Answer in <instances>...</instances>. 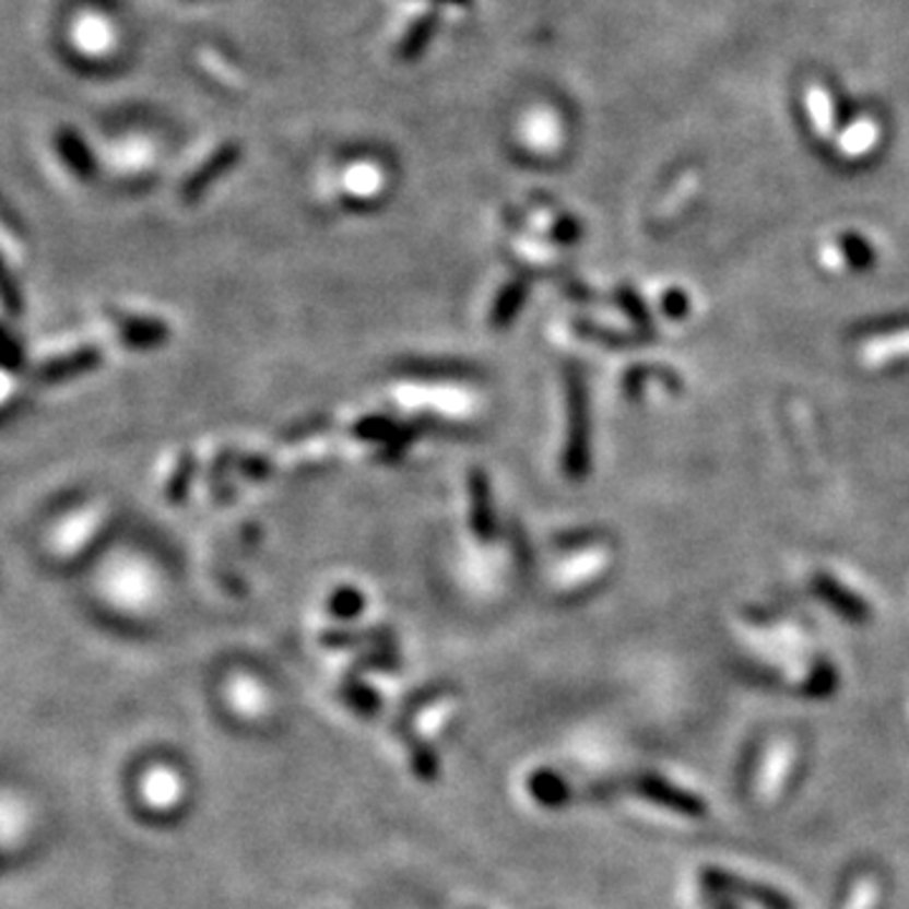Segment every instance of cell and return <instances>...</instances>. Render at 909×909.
Masks as SVG:
<instances>
[{
	"label": "cell",
	"instance_id": "6da1fadb",
	"mask_svg": "<svg viewBox=\"0 0 909 909\" xmlns=\"http://www.w3.org/2000/svg\"><path fill=\"white\" fill-rule=\"evenodd\" d=\"M700 884H703V892L722 895V897L733 899V902L756 905L760 909H795L793 899L781 895L778 889L766 887V884H758V882H751V880H743V876L718 870V866H703Z\"/></svg>",
	"mask_w": 909,
	"mask_h": 909
},
{
	"label": "cell",
	"instance_id": "7a4b0ae2",
	"mask_svg": "<svg viewBox=\"0 0 909 909\" xmlns=\"http://www.w3.org/2000/svg\"><path fill=\"white\" fill-rule=\"evenodd\" d=\"M568 440L564 452V470L571 477H581L589 468V412L587 394H583L581 377L576 369H568Z\"/></svg>",
	"mask_w": 909,
	"mask_h": 909
},
{
	"label": "cell",
	"instance_id": "3957f363",
	"mask_svg": "<svg viewBox=\"0 0 909 909\" xmlns=\"http://www.w3.org/2000/svg\"><path fill=\"white\" fill-rule=\"evenodd\" d=\"M624 789L642 795V799L657 803V806L675 811V814L680 816H687V818L708 816V803H705L700 795L680 789V786L664 781V778L660 776H647V774L629 776L627 781H624Z\"/></svg>",
	"mask_w": 909,
	"mask_h": 909
},
{
	"label": "cell",
	"instance_id": "277c9868",
	"mask_svg": "<svg viewBox=\"0 0 909 909\" xmlns=\"http://www.w3.org/2000/svg\"><path fill=\"white\" fill-rule=\"evenodd\" d=\"M99 364H102L99 349L81 346V349H74V352L56 356V359H48L46 364H40V367L34 371V381L36 385L51 387V385H59V381L88 375V371H94Z\"/></svg>",
	"mask_w": 909,
	"mask_h": 909
},
{
	"label": "cell",
	"instance_id": "5b68a950",
	"mask_svg": "<svg viewBox=\"0 0 909 909\" xmlns=\"http://www.w3.org/2000/svg\"><path fill=\"white\" fill-rule=\"evenodd\" d=\"M468 488H470V526H473V533L481 541H493L495 513H493L488 475H485L481 468H473L468 475Z\"/></svg>",
	"mask_w": 909,
	"mask_h": 909
},
{
	"label": "cell",
	"instance_id": "8992f818",
	"mask_svg": "<svg viewBox=\"0 0 909 909\" xmlns=\"http://www.w3.org/2000/svg\"><path fill=\"white\" fill-rule=\"evenodd\" d=\"M117 331L119 339H125L127 346L134 349H152L165 344L169 339L167 323L160 319H147V316L117 314Z\"/></svg>",
	"mask_w": 909,
	"mask_h": 909
},
{
	"label": "cell",
	"instance_id": "52a82bcc",
	"mask_svg": "<svg viewBox=\"0 0 909 909\" xmlns=\"http://www.w3.org/2000/svg\"><path fill=\"white\" fill-rule=\"evenodd\" d=\"M412 718L402 716L400 720L394 722V730L397 735L402 737L404 748L410 753V763H412V770H415V776L422 778V781H435L437 776H440V763H437L435 751L429 748V743L425 737H420L415 730H412Z\"/></svg>",
	"mask_w": 909,
	"mask_h": 909
},
{
	"label": "cell",
	"instance_id": "ba28073f",
	"mask_svg": "<svg viewBox=\"0 0 909 909\" xmlns=\"http://www.w3.org/2000/svg\"><path fill=\"white\" fill-rule=\"evenodd\" d=\"M795 751L791 743H776L774 748L766 753V760H763L760 778H758V791L766 801H774L778 793H781V786L786 776L791 774Z\"/></svg>",
	"mask_w": 909,
	"mask_h": 909
},
{
	"label": "cell",
	"instance_id": "9c48e42d",
	"mask_svg": "<svg viewBox=\"0 0 909 909\" xmlns=\"http://www.w3.org/2000/svg\"><path fill=\"white\" fill-rule=\"evenodd\" d=\"M321 645L329 649H354L362 645L394 647V631L385 624H375L367 629H329L321 635Z\"/></svg>",
	"mask_w": 909,
	"mask_h": 909
},
{
	"label": "cell",
	"instance_id": "30bf717a",
	"mask_svg": "<svg viewBox=\"0 0 909 909\" xmlns=\"http://www.w3.org/2000/svg\"><path fill=\"white\" fill-rule=\"evenodd\" d=\"M529 791L541 806L548 808H558L564 803L574 801V786L566 778L554 774V770H535L529 778Z\"/></svg>",
	"mask_w": 909,
	"mask_h": 909
},
{
	"label": "cell",
	"instance_id": "8fae6325",
	"mask_svg": "<svg viewBox=\"0 0 909 909\" xmlns=\"http://www.w3.org/2000/svg\"><path fill=\"white\" fill-rule=\"evenodd\" d=\"M529 286H531V273H521L518 279H513L510 283L503 286V291L495 298V306L491 311V327L493 329H506L510 321H513V316L518 314V308H521L526 294H529Z\"/></svg>",
	"mask_w": 909,
	"mask_h": 909
},
{
	"label": "cell",
	"instance_id": "7c38bea8",
	"mask_svg": "<svg viewBox=\"0 0 909 909\" xmlns=\"http://www.w3.org/2000/svg\"><path fill=\"white\" fill-rule=\"evenodd\" d=\"M339 693L346 700L349 708H352L354 712H359L362 718H377L381 712V697L375 693V689L364 685L359 677H344Z\"/></svg>",
	"mask_w": 909,
	"mask_h": 909
},
{
	"label": "cell",
	"instance_id": "4fadbf2b",
	"mask_svg": "<svg viewBox=\"0 0 909 909\" xmlns=\"http://www.w3.org/2000/svg\"><path fill=\"white\" fill-rule=\"evenodd\" d=\"M402 375H417V377H465L470 369L465 362H450V359H404L400 367Z\"/></svg>",
	"mask_w": 909,
	"mask_h": 909
},
{
	"label": "cell",
	"instance_id": "5bb4252c",
	"mask_svg": "<svg viewBox=\"0 0 909 909\" xmlns=\"http://www.w3.org/2000/svg\"><path fill=\"white\" fill-rule=\"evenodd\" d=\"M400 668V657H397L394 647H375L371 652H364L362 657L349 664L344 677H359L364 672H394Z\"/></svg>",
	"mask_w": 909,
	"mask_h": 909
},
{
	"label": "cell",
	"instance_id": "9a60e30c",
	"mask_svg": "<svg viewBox=\"0 0 909 909\" xmlns=\"http://www.w3.org/2000/svg\"><path fill=\"white\" fill-rule=\"evenodd\" d=\"M233 160H235V150H223V152H217L213 160L208 162L205 167L202 169H198V173H194L190 180H188V185H185L182 188V194H185V200H194L198 198V194L208 188L210 182L215 180L217 175H223L227 167L233 165Z\"/></svg>",
	"mask_w": 909,
	"mask_h": 909
},
{
	"label": "cell",
	"instance_id": "2e32d148",
	"mask_svg": "<svg viewBox=\"0 0 909 909\" xmlns=\"http://www.w3.org/2000/svg\"><path fill=\"white\" fill-rule=\"evenodd\" d=\"M806 104H808V114L811 119H814V129L818 137H831L834 132V104H831V96L826 92L824 86H811L808 94H806Z\"/></svg>",
	"mask_w": 909,
	"mask_h": 909
},
{
	"label": "cell",
	"instance_id": "e0dca14e",
	"mask_svg": "<svg viewBox=\"0 0 909 909\" xmlns=\"http://www.w3.org/2000/svg\"><path fill=\"white\" fill-rule=\"evenodd\" d=\"M818 594H822L826 602H831L836 609H839L841 614H847L849 619H866V609H864V604L859 602L857 597H851V594H847V591H843L839 583L836 581H831V579H818Z\"/></svg>",
	"mask_w": 909,
	"mask_h": 909
},
{
	"label": "cell",
	"instance_id": "ac0fdd59",
	"mask_svg": "<svg viewBox=\"0 0 909 909\" xmlns=\"http://www.w3.org/2000/svg\"><path fill=\"white\" fill-rule=\"evenodd\" d=\"M364 604H367V599H364L362 591L341 587L329 599V614L337 616V619H354L364 612Z\"/></svg>",
	"mask_w": 909,
	"mask_h": 909
},
{
	"label": "cell",
	"instance_id": "d6986e66",
	"mask_svg": "<svg viewBox=\"0 0 909 909\" xmlns=\"http://www.w3.org/2000/svg\"><path fill=\"white\" fill-rule=\"evenodd\" d=\"M192 473H194L192 452H182L180 460H177V468H175L173 477H169L167 491H165V498L169 503H182L185 500V495H188V488H190V481H192Z\"/></svg>",
	"mask_w": 909,
	"mask_h": 909
},
{
	"label": "cell",
	"instance_id": "ffe728a7",
	"mask_svg": "<svg viewBox=\"0 0 909 909\" xmlns=\"http://www.w3.org/2000/svg\"><path fill=\"white\" fill-rule=\"evenodd\" d=\"M450 693H454V687L448 685V682H435V685L420 687V689H415V693H412L408 697V700L402 703V716L412 718L422 708H427V705H433L435 700H440V697H448Z\"/></svg>",
	"mask_w": 909,
	"mask_h": 909
},
{
	"label": "cell",
	"instance_id": "44dd1931",
	"mask_svg": "<svg viewBox=\"0 0 909 909\" xmlns=\"http://www.w3.org/2000/svg\"><path fill=\"white\" fill-rule=\"evenodd\" d=\"M874 142H876V127L872 125V121L862 119V121H857L847 134H843L841 150L847 154H862L866 150H872Z\"/></svg>",
	"mask_w": 909,
	"mask_h": 909
},
{
	"label": "cell",
	"instance_id": "7402d4cb",
	"mask_svg": "<svg viewBox=\"0 0 909 909\" xmlns=\"http://www.w3.org/2000/svg\"><path fill=\"white\" fill-rule=\"evenodd\" d=\"M400 427L392 417L387 415H375V417H367V420H359L356 425L352 427V433L359 437V440H375V442H385L389 435L394 433V429Z\"/></svg>",
	"mask_w": 909,
	"mask_h": 909
},
{
	"label": "cell",
	"instance_id": "603a6c76",
	"mask_svg": "<svg viewBox=\"0 0 909 909\" xmlns=\"http://www.w3.org/2000/svg\"><path fill=\"white\" fill-rule=\"evenodd\" d=\"M876 899H880V884H876L874 876H862L854 884V892H851L847 909H874Z\"/></svg>",
	"mask_w": 909,
	"mask_h": 909
},
{
	"label": "cell",
	"instance_id": "cb8c5ba5",
	"mask_svg": "<svg viewBox=\"0 0 909 909\" xmlns=\"http://www.w3.org/2000/svg\"><path fill=\"white\" fill-rule=\"evenodd\" d=\"M235 468H238L246 477H250V481H263V477L273 473L271 458H263V454H240L238 465Z\"/></svg>",
	"mask_w": 909,
	"mask_h": 909
},
{
	"label": "cell",
	"instance_id": "d4e9b609",
	"mask_svg": "<svg viewBox=\"0 0 909 909\" xmlns=\"http://www.w3.org/2000/svg\"><path fill=\"white\" fill-rule=\"evenodd\" d=\"M331 427V420L327 417H311V420H304L294 425L286 433H281V440L286 442H294V440H304V437H311V435H319V433H327Z\"/></svg>",
	"mask_w": 909,
	"mask_h": 909
},
{
	"label": "cell",
	"instance_id": "484cf974",
	"mask_svg": "<svg viewBox=\"0 0 909 909\" xmlns=\"http://www.w3.org/2000/svg\"><path fill=\"white\" fill-rule=\"evenodd\" d=\"M3 302H5L8 314H13V316L23 314V294L19 291V283L13 281L11 273H5V281H3Z\"/></svg>",
	"mask_w": 909,
	"mask_h": 909
},
{
	"label": "cell",
	"instance_id": "4316f807",
	"mask_svg": "<svg viewBox=\"0 0 909 909\" xmlns=\"http://www.w3.org/2000/svg\"><path fill=\"white\" fill-rule=\"evenodd\" d=\"M3 341H5V352H3V364L8 369H21L23 362H26V356H23V346L19 341L13 339L11 331H3Z\"/></svg>",
	"mask_w": 909,
	"mask_h": 909
},
{
	"label": "cell",
	"instance_id": "83f0119b",
	"mask_svg": "<svg viewBox=\"0 0 909 909\" xmlns=\"http://www.w3.org/2000/svg\"><path fill=\"white\" fill-rule=\"evenodd\" d=\"M238 460H240V454L235 452V450H223V452H217V458L213 460V465H210V481H221V477L227 473V470H231L233 465H238Z\"/></svg>",
	"mask_w": 909,
	"mask_h": 909
},
{
	"label": "cell",
	"instance_id": "f1b7e54d",
	"mask_svg": "<svg viewBox=\"0 0 909 909\" xmlns=\"http://www.w3.org/2000/svg\"><path fill=\"white\" fill-rule=\"evenodd\" d=\"M705 905H708V909H741L733 902V899H728L722 895H712V892H705Z\"/></svg>",
	"mask_w": 909,
	"mask_h": 909
}]
</instances>
